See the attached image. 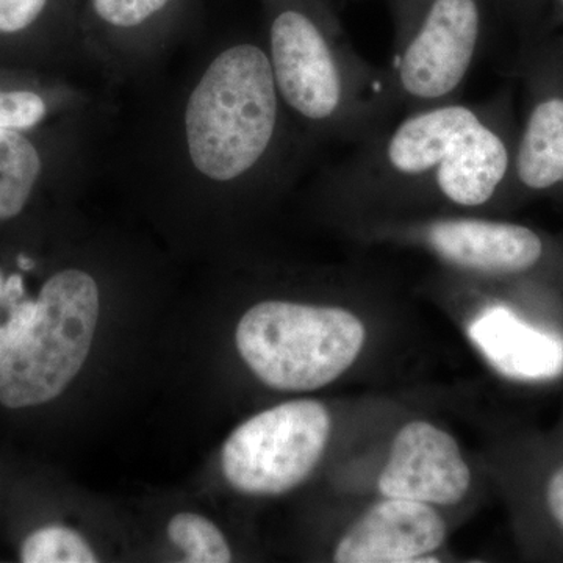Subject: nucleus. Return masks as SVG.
<instances>
[{
	"label": "nucleus",
	"mask_w": 563,
	"mask_h": 563,
	"mask_svg": "<svg viewBox=\"0 0 563 563\" xmlns=\"http://www.w3.org/2000/svg\"><path fill=\"white\" fill-rule=\"evenodd\" d=\"M173 103L154 181L221 196L265 191L291 181L312 150L282 102L263 41L211 51Z\"/></svg>",
	"instance_id": "1"
},
{
	"label": "nucleus",
	"mask_w": 563,
	"mask_h": 563,
	"mask_svg": "<svg viewBox=\"0 0 563 563\" xmlns=\"http://www.w3.org/2000/svg\"><path fill=\"white\" fill-rule=\"evenodd\" d=\"M501 102L451 101L409 111L321 177V192L358 217L477 213L506 196L512 173Z\"/></svg>",
	"instance_id": "2"
},
{
	"label": "nucleus",
	"mask_w": 563,
	"mask_h": 563,
	"mask_svg": "<svg viewBox=\"0 0 563 563\" xmlns=\"http://www.w3.org/2000/svg\"><path fill=\"white\" fill-rule=\"evenodd\" d=\"M265 44L285 109L310 144L362 143L390 124L383 68L340 38L309 0H266Z\"/></svg>",
	"instance_id": "3"
},
{
	"label": "nucleus",
	"mask_w": 563,
	"mask_h": 563,
	"mask_svg": "<svg viewBox=\"0 0 563 563\" xmlns=\"http://www.w3.org/2000/svg\"><path fill=\"white\" fill-rule=\"evenodd\" d=\"M251 372L279 391H313L354 365L366 329L351 310L268 299L247 309L235 333Z\"/></svg>",
	"instance_id": "4"
},
{
	"label": "nucleus",
	"mask_w": 563,
	"mask_h": 563,
	"mask_svg": "<svg viewBox=\"0 0 563 563\" xmlns=\"http://www.w3.org/2000/svg\"><path fill=\"white\" fill-rule=\"evenodd\" d=\"M31 335L0 365V406H46L69 387L90 354L99 285L85 269L62 268L41 285Z\"/></svg>",
	"instance_id": "5"
},
{
	"label": "nucleus",
	"mask_w": 563,
	"mask_h": 563,
	"mask_svg": "<svg viewBox=\"0 0 563 563\" xmlns=\"http://www.w3.org/2000/svg\"><path fill=\"white\" fill-rule=\"evenodd\" d=\"M481 0H420L404 11L390 60L384 66L390 120L457 101L483 52Z\"/></svg>",
	"instance_id": "6"
},
{
	"label": "nucleus",
	"mask_w": 563,
	"mask_h": 563,
	"mask_svg": "<svg viewBox=\"0 0 563 563\" xmlns=\"http://www.w3.org/2000/svg\"><path fill=\"white\" fill-rule=\"evenodd\" d=\"M324 404L296 399L242 422L222 448V473L236 490L277 496L301 485L317 468L331 437Z\"/></svg>",
	"instance_id": "7"
},
{
	"label": "nucleus",
	"mask_w": 563,
	"mask_h": 563,
	"mask_svg": "<svg viewBox=\"0 0 563 563\" xmlns=\"http://www.w3.org/2000/svg\"><path fill=\"white\" fill-rule=\"evenodd\" d=\"M361 228L383 239L417 243L459 272L510 277L532 272L544 257V242L533 229L492 220L470 211L424 217H366Z\"/></svg>",
	"instance_id": "8"
},
{
	"label": "nucleus",
	"mask_w": 563,
	"mask_h": 563,
	"mask_svg": "<svg viewBox=\"0 0 563 563\" xmlns=\"http://www.w3.org/2000/svg\"><path fill=\"white\" fill-rule=\"evenodd\" d=\"M87 109L29 129H0V228L22 220L58 181L79 179Z\"/></svg>",
	"instance_id": "9"
},
{
	"label": "nucleus",
	"mask_w": 563,
	"mask_h": 563,
	"mask_svg": "<svg viewBox=\"0 0 563 563\" xmlns=\"http://www.w3.org/2000/svg\"><path fill=\"white\" fill-rule=\"evenodd\" d=\"M191 0H80L85 57L110 73L146 65L187 21Z\"/></svg>",
	"instance_id": "10"
},
{
	"label": "nucleus",
	"mask_w": 563,
	"mask_h": 563,
	"mask_svg": "<svg viewBox=\"0 0 563 563\" xmlns=\"http://www.w3.org/2000/svg\"><path fill=\"white\" fill-rule=\"evenodd\" d=\"M473 476L457 440L429 421H410L393 439L377 490L433 507L462 503Z\"/></svg>",
	"instance_id": "11"
},
{
	"label": "nucleus",
	"mask_w": 563,
	"mask_h": 563,
	"mask_svg": "<svg viewBox=\"0 0 563 563\" xmlns=\"http://www.w3.org/2000/svg\"><path fill=\"white\" fill-rule=\"evenodd\" d=\"M446 536V523L437 507L383 496L343 532L333 562H428Z\"/></svg>",
	"instance_id": "12"
},
{
	"label": "nucleus",
	"mask_w": 563,
	"mask_h": 563,
	"mask_svg": "<svg viewBox=\"0 0 563 563\" xmlns=\"http://www.w3.org/2000/svg\"><path fill=\"white\" fill-rule=\"evenodd\" d=\"M80 0H0V66L63 74L85 57Z\"/></svg>",
	"instance_id": "13"
},
{
	"label": "nucleus",
	"mask_w": 563,
	"mask_h": 563,
	"mask_svg": "<svg viewBox=\"0 0 563 563\" xmlns=\"http://www.w3.org/2000/svg\"><path fill=\"white\" fill-rule=\"evenodd\" d=\"M470 336L488 362L512 379L547 380L563 373L561 336L532 328L506 306L477 314Z\"/></svg>",
	"instance_id": "14"
},
{
	"label": "nucleus",
	"mask_w": 563,
	"mask_h": 563,
	"mask_svg": "<svg viewBox=\"0 0 563 563\" xmlns=\"http://www.w3.org/2000/svg\"><path fill=\"white\" fill-rule=\"evenodd\" d=\"M536 79V98L515 143L509 188L550 191L563 187V91Z\"/></svg>",
	"instance_id": "15"
},
{
	"label": "nucleus",
	"mask_w": 563,
	"mask_h": 563,
	"mask_svg": "<svg viewBox=\"0 0 563 563\" xmlns=\"http://www.w3.org/2000/svg\"><path fill=\"white\" fill-rule=\"evenodd\" d=\"M87 106L85 92L63 74L0 66V129L29 131Z\"/></svg>",
	"instance_id": "16"
},
{
	"label": "nucleus",
	"mask_w": 563,
	"mask_h": 563,
	"mask_svg": "<svg viewBox=\"0 0 563 563\" xmlns=\"http://www.w3.org/2000/svg\"><path fill=\"white\" fill-rule=\"evenodd\" d=\"M24 563H95L98 558L84 537L65 526L49 525L24 537L20 547Z\"/></svg>",
	"instance_id": "17"
},
{
	"label": "nucleus",
	"mask_w": 563,
	"mask_h": 563,
	"mask_svg": "<svg viewBox=\"0 0 563 563\" xmlns=\"http://www.w3.org/2000/svg\"><path fill=\"white\" fill-rule=\"evenodd\" d=\"M169 540L187 554L191 563H228L232 561L231 548L224 536L206 517L179 514L169 521Z\"/></svg>",
	"instance_id": "18"
},
{
	"label": "nucleus",
	"mask_w": 563,
	"mask_h": 563,
	"mask_svg": "<svg viewBox=\"0 0 563 563\" xmlns=\"http://www.w3.org/2000/svg\"><path fill=\"white\" fill-rule=\"evenodd\" d=\"M38 318V303L36 299H27L10 307L7 318L0 321V365L16 351L31 335L33 325Z\"/></svg>",
	"instance_id": "19"
},
{
	"label": "nucleus",
	"mask_w": 563,
	"mask_h": 563,
	"mask_svg": "<svg viewBox=\"0 0 563 563\" xmlns=\"http://www.w3.org/2000/svg\"><path fill=\"white\" fill-rule=\"evenodd\" d=\"M547 503L555 523L563 529V466L551 476L548 483Z\"/></svg>",
	"instance_id": "20"
},
{
	"label": "nucleus",
	"mask_w": 563,
	"mask_h": 563,
	"mask_svg": "<svg viewBox=\"0 0 563 563\" xmlns=\"http://www.w3.org/2000/svg\"><path fill=\"white\" fill-rule=\"evenodd\" d=\"M7 277L3 276L2 269H0V307H2L3 291H5Z\"/></svg>",
	"instance_id": "21"
},
{
	"label": "nucleus",
	"mask_w": 563,
	"mask_h": 563,
	"mask_svg": "<svg viewBox=\"0 0 563 563\" xmlns=\"http://www.w3.org/2000/svg\"><path fill=\"white\" fill-rule=\"evenodd\" d=\"M561 2L563 3V0H561Z\"/></svg>",
	"instance_id": "22"
}]
</instances>
